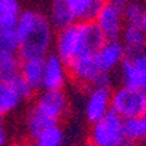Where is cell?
Wrapping results in <instances>:
<instances>
[{"label": "cell", "mask_w": 146, "mask_h": 146, "mask_svg": "<svg viewBox=\"0 0 146 146\" xmlns=\"http://www.w3.org/2000/svg\"><path fill=\"white\" fill-rule=\"evenodd\" d=\"M16 32L20 41V59L25 61L49 55L54 32L46 15L34 9H24L19 17Z\"/></svg>", "instance_id": "cell-1"}, {"label": "cell", "mask_w": 146, "mask_h": 146, "mask_svg": "<svg viewBox=\"0 0 146 146\" xmlns=\"http://www.w3.org/2000/svg\"><path fill=\"white\" fill-rule=\"evenodd\" d=\"M107 42L95 23H75L58 32L55 37V54L66 66L87 54H96Z\"/></svg>", "instance_id": "cell-2"}, {"label": "cell", "mask_w": 146, "mask_h": 146, "mask_svg": "<svg viewBox=\"0 0 146 146\" xmlns=\"http://www.w3.org/2000/svg\"><path fill=\"white\" fill-rule=\"evenodd\" d=\"M90 138L95 146H132L124 132V120L112 111L92 124Z\"/></svg>", "instance_id": "cell-3"}, {"label": "cell", "mask_w": 146, "mask_h": 146, "mask_svg": "<svg viewBox=\"0 0 146 146\" xmlns=\"http://www.w3.org/2000/svg\"><path fill=\"white\" fill-rule=\"evenodd\" d=\"M146 95L138 88L120 87L112 92L111 111L122 120L141 117L145 113Z\"/></svg>", "instance_id": "cell-4"}, {"label": "cell", "mask_w": 146, "mask_h": 146, "mask_svg": "<svg viewBox=\"0 0 146 146\" xmlns=\"http://www.w3.org/2000/svg\"><path fill=\"white\" fill-rule=\"evenodd\" d=\"M126 1L113 0L104 1V5L100 9L95 24L100 29L107 41H119L124 31V7Z\"/></svg>", "instance_id": "cell-5"}, {"label": "cell", "mask_w": 146, "mask_h": 146, "mask_svg": "<svg viewBox=\"0 0 146 146\" xmlns=\"http://www.w3.org/2000/svg\"><path fill=\"white\" fill-rule=\"evenodd\" d=\"M70 72L75 80L83 84H88L94 87L111 88V74H106L99 67L95 54H87L78 58L74 63L68 66Z\"/></svg>", "instance_id": "cell-6"}, {"label": "cell", "mask_w": 146, "mask_h": 146, "mask_svg": "<svg viewBox=\"0 0 146 146\" xmlns=\"http://www.w3.org/2000/svg\"><path fill=\"white\" fill-rule=\"evenodd\" d=\"M67 66L58 58L55 53H49L45 57L44 84L42 88L46 91H62L67 79Z\"/></svg>", "instance_id": "cell-7"}, {"label": "cell", "mask_w": 146, "mask_h": 146, "mask_svg": "<svg viewBox=\"0 0 146 146\" xmlns=\"http://www.w3.org/2000/svg\"><path fill=\"white\" fill-rule=\"evenodd\" d=\"M111 88L94 87L88 94L86 102V117L90 122L95 124L102 120L111 111Z\"/></svg>", "instance_id": "cell-8"}, {"label": "cell", "mask_w": 146, "mask_h": 146, "mask_svg": "<svg viewBox=\"0 0 146 146\" xmlns=\"http://www.w3.org/2000/svg\"><path fill=\"white\" fill-rule=\"evenodd\" d=\"M67 96L63 91H46V90H44L37 96L34 106L44 115L58 121L65 115L66 109H67Z\"/></svg>", "instance_id": "cell-9"}, {"label": "cell", "mask_w": 146, "mask_h": 146, "mask_svg": "<svg viewBox=\"0 0 146 146\" xmlns=\"http://www.w3.org/2000/svg\"><path fill=\"white\" fill-rule=\"evenodd\" d=\"M95 57L102 71L111 74V71L119 67L126 58V50L120 41H107L95 54Z\"/></svg>", "instance_id": "cell-10"}, {"label": "cell", "mask_w": 146, "mask_h": 146, "mask_svg": "<svg viewBox=\"0 0 146 146\" xmlns=\"http://www.w3.org/2000/svg\"><path fill=\"white\" fill-rule=\"evenodd\" d=\"M75 23H95L104 0H66Z\"/></svg>", "instance_id": "cell-11"}, {"label": "cell", "mask_w": 146, "mask_h": 146, "mask_svg": "<svg viewBox=\"0 0 146 146\" xmlns=\"http://www.w3.org/2000/svg\"><path fill=\"white\" fill-rule=\"evenodd\" d=\"M27 130L28 134L33 139L37 141L42 133H45L50 128L58 126V121L48 117L46 115L41 112L36 106L31 107L27 112Z\"/></svg>", "instance_id": "cell-12"}, {"label": "cell", "mask_w": 146, "mask_h": 146, "mask_svg": "<svg viewBox=\"0 0 146 146\" xmlns=\"http://www.w3.org/2000/svg\"><path fill=\"white\" fill-rule=\"evenodd\" d=\"M122 45L126 50V55L132 57L141 51L146 46V32L141 25H128L124 27L122 31Z\"/></svg>", "instance_id": "cell-13"}, {"label": "cell", "mask_w": 146, "mask_h": 146, "mask_svg": "<svg viewBox=\"0 0 146 146\" xmlns=\"http://www.w3.org/2000/svg\"><path fill=\"white\" fill-rule=\"evenodd\" d=\"M48 19L53 29H57L58 32L75 24L74 16H72L66 0H54L50 4Z\"/></svg>", "instance_id": "cell-14"}, {"label": "cell", "mask_w": 146, "mask_h": 146, "mask_svg": "<svg viewBox=\"0 0 146 146\" xmlns=\"http://www.w3.org/2000/svg\"><path fill=\"white\" fill-rule=\"evenodd\" d=\"M44 68L45 58L25 59V61H21L20 75L36 91V90L42 88V84H44Z\"/></svg>", "instance_id": "cell-15"}, {"label": "cell", "mask_w": 146, "mask_h": 146, "mask_svg": "<svg viewBox=\"0 0 146 146\" xmlns=\"http://www.w3.org/2000/svg\"><path fill=\"white\" fill-rule=\"evenodd\" d=\"M21 5L16 0H0V32L16 31Z\"/></svg>", "instance_id": "cell-16"}, {"label": "cell", "mask_w": 146, "mask_h": 146, "mask_svg": "<svg viewBox=\"0 0 146 146\" xmlns=\"http://www.w3.org/2000/svg\"><path fill=\"white\" fill-rule=\"evenodd\" d=\"M21 61L19 54L0 53V82L8 83L20 74Z\"/></svg>", "instance_id": "cell-17"}, {"label": "cell", "mask_w": 146, "mask_h": 146, "mask_svg": "<svg viewBox=\"0 0 146 146\" xmlns=\"http://www.w3.org/2000/svg\"><path fill=\"white\" fill-rule=\"evenodd\" d=\"M124 132L126 139L130 143L136 141L146 142V117H134V119L124 120Z\"/></svg>", "instance_id": "cell-18"}, {"label": "cell", "mask_w": 146, "mask_h": 146, "mask_svg": "<svg viewBox=\"0 0 146 146\" xmlns=\"http://www.w3.org/2000/svg\"><path fill=\"white\" fill-rule=\"evenodd\" d=\"M20 103L21 99L11 87L9 83L0 82V113L5 115L12 112L20 106Z\"/></svg>", "instance_id": "cell-19"}, {"label": "cell", "mask_w": 146, "mask_h": 146, "mask_svg": "<svg viewBox=\"0 0 146 146\" xmlns=\"http://www.w3.org/2000/svg\"><path fill=\"white\" fill-rule=\"evenodd\" d=\"M120 78H121L122 87H128V88H138L139 90V79L137 70L133 65L132 58L128 57L122 61L120 65Z\"/></svg>", "instance_id": "cell-20"}, {"label": "cell", "mask_w": 146, "mask_h": 146, "mask_svg": "<svg viewBox=\"0 0 146 146\" xmlns=\"http://www.w3.org/2000/svg\"><path fill=\"white\" fill-rule=\"evenodd\" d=\"M145 4L141 1H126L124 7V20L128 25H141Z\"/></svg>", "instance_id": "cell-21"}, {"label": "cell", "mask_w": 146, "mask_h": 146, "mask_svg": "<svg viewBox=\"0 0 146 146\" xmlns=\"http://www.w3.org/2000/svg\"><path fill=\"white\" fill-rule=\"evenodd\" d=\"M65 141V134L59 126L50 128L45 133H42L37 139V146H62Z\"/></svg>", "instance_id": "cell-22"}, {"label": "cell", "mask_w": 146, "mask_h": 146, "mask_svg": "<svg viewBox=\"0 0 146 146\" xmlns=\"http://www.w3.org/2000/svg\"><path fill=\"white\" fill-rule=\"evenodd\" d=\"M20 41L16 31L0 32V53H13L19 54Z\"/></svg>", "instance_id": "cell-23"}, {"label": "cell", "mask_w": 146, "mask_h": 146, "mask_svg": "<svg viewBox=\"0 0 146 146\" xmlns=\"http://www.w3.org/2000/svg\"><path fill=\"white\" fill-rule=\"evenodd\" d=\"M133 65L137 70L139 79V90L146 95V51H141L136 55H132Z\"/></svg>", "instance_id": "cell-24"}, {"label": "cell", "mask_w": 146, "mask_h": 146, "mask_svg": "<svg viewBox=\"0 0 146 146\" xmlns=\"http://www.w3.org/2000/svg\"><path fill=\"white\" fill-rule=\"evenodd\" d=\"M8 83H9L11 87L15 90V92L19 95V98H20L21 100H28V99H31L32 96H33L34 90L28 84V82L25 80L20 74L16 75V76L11 82H8Z\"/></svg>", "instance_id": "cell-25"}, {"label": "cell", "mask_w": 146, "mask_h": 146, "mask_svg": "<svg viewBox=\"0 0 146 146\" xmlns=\"http://www.w3.org/2000/svg\"><path fill=\"white\" fill-rule=\"evenodd\" d=\"M7 141H8L7 132H5L4 126L1 125V122H0V146H5L7 145Z\"/></svg>", "instance_id": "cell-26"}, {"label": "cell", "mask_w": 146, "mask_h": 146, "mask_svg": "<svg viewBox=\"0 0 146 146\" xmlns=\"http://www.w3.org/2000/svg\"><path fill=\"white\" fill-rule=\"evenodd\" d=\"M141 27L146 32V4H145V8H143V16H142V20H141Z\"/></svg>", "instance_id": "cell-27"}, {"label": "cell", "mask_w": 146, "mask_h": 146, "mask_svg": "<svg viewBox=\"0 0 146 146\" xmlns=\"http://www.w3.org/2000/svg\"><path fill=\"white\" fill-rule=\"evenodd\" d=\"M24 146H37L36 143H27V145H24Z\"/></svg>", "instance_id": "cell-28"}, {"label": "cell", "mask_w": 146, "mask_h": 146, "mask_svg": "<svg viewBox=\"0 0 146 146\" xmlns=\"http://www.w3.org/2000/svg\"><path fill=\"white\" fill-rule=\"evenodd\" d=\"M84 146H95V145H94V143H91V142H88L87 145H84Z\"/></svg>", "instance_id": "cell-29"}, {"label": "cell", "mask_w": 146, "mask_h": 146, "mask_svg": "<svg viewBox=\"0 0 146 146\" xmlns=\"http://www.w3.org/2000/svg\"><path fill=\"white\" fill-rule=\"evenodd\" d=\"M143 116H145V117H146V108H145V113H143Z\"/></svg>", "instance_id": "cell-30"}, {"label": "cell", "mask_w": 146, "mask_h": 146, "mask_svg": "<svg viewBox=\"0 0 146 146\" xmlns=\"http://www.w3.org/2000/svg\"><path fill=\"white\" fill-rule=\"evenodd\" d=\"M141 146H146V142H145V143H143V145H141Z\"/></svg>", "instance_id": "cell-31"}]
</instances>
